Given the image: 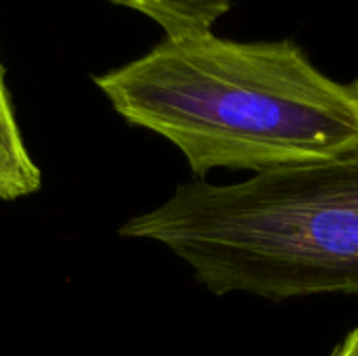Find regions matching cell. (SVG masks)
<instances>
[{"label":"cell","mask_w":358,"mask_h":356,"mask_svg":"<svg viewBox=\"0 0 358 356\" xmlns=\"http://www.w3.org/2000/svg\"><path fill=\"white\" fill-rule=\"evenodd\" d=\"M155 21L166 36L212 31L233 0H111Z\"/></svg>","instance_id":"277c9868"},{"label":"cell","mask_w":358,"mask_h":356,"mask_svg":"<svg viewBox=\"0 0 358 356\" xmlns=\"http://www.w3.org/2000/svg\"><path fill=\"white\" fill-rule=\"evenodd\" d=\"M120 235L162 243L216 296H358V151L233 185H178Z\"/></svg>","instance_id":"7a4b0ae2"},{"label":"cell","mask_w":358,"mask_h":356,"mask_svg":"<svg viewBox=\"0 0 358 356\" xmlns=\"http://www.w3.org/2000/svg\"><path fill=\"white\" fill-rule=\"evenodd\" d=\"M94 82L128 124L170 141L197 180L358 151V78L334 80L294 40L166 36Z\"/></svg>","instance_id":"6da1fadb"},{"label":"cell","mask_w":358,"mask_h":356,"mask_svg":"<svg viewBox=\"0 0 358 356\" xmlns=\"http://www.w3.org/2000/svg\"><path fill=\"white\" fill-rule=\"evenodd\" d=\"M40 185L42 174L23 143L0 63V199L13 201L27 197L36 193Z\"/></svg>","instance_id":"3957f363"},{"label":"cell","mask_w":358,"mask_h":356,"mask_svg":"<svg viewBox=\"0 0 358 356\" xmlns=\"http://www.w3.org/2000/svg\"><path fill=\"white\" fill-rule=\"evenodd\" d=\"M329 356H358V327L348 332L331 350Z\"/></svg>","instance_id":"5b68a950"}]
</instances>
